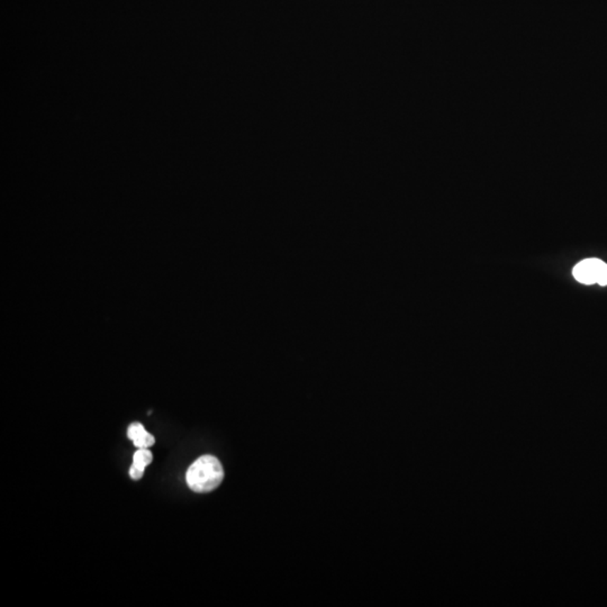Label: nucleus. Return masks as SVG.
I'll return each instance as SVG.
<instances>
[{"mask_svg":"<svg viewBox=\"0 0 607 607\" xmlns=\"http://www.w3.org/2000/svg\"><path fill=\"white\" fill-rule=\"evenodd\" d=\"M224 479L222 463L213 456H202L196 460L186 473L189 488L200 494L213 492Z\"/></svg>","mask_w":607,"mask_h":607,"instance_id":"f257e3e1","label":"nucleus"},{"mask_svg":"<svg viewBox=\"0 0 607 607\" xmlns=\"http://www.w3.org/2000/svg\"><path fill=\"white\" fill-rule=\"evenodd\" d=\"M574 279L584 284H599L607 286V265L599 259H585L580 261L572 271Z\"/></svg>","mask_w":607,"mask_h":607,"instance_id":"f03ea898","label":"nucleus"},{"mask_svg":"<svg viewBox=\"0 0 607 607\" xmlns=\"http://www.w3.org/2000/svg\"><path fill=\"white\" fill-rule=\"evenodd\" d=\"M127 437L139 449H149L156 442L154 435L146 432V429L141 423H132L127 429Z\"/></svg>","mask_w":607,"mask_h":607,"instance_id":"7ed1b4c3","label":"nucleus"},{"mask_svg":"<svg viewBox=\"0 0 607 607\" xmlns=\"http://www.w3.org/2000/svg\"><path fill=\"white\" fill-rule=\"evenodd\" d=\"M152 459H154V456L151 453L150 450H148V449H139L134 453L133 465L145 470V467L152 463Z\"/></svg>","mask_w":607,"mask_h":607,"instance_id":"20e7f679","label":"nucleus"},{"mask_svg":"<svg viewBox=\"0 0 607 607\" xmlns=\"http://www.w3.org/2000/svg\"><path fill=\"white\" fill-rule=\"evenodd\" d=\"M143 473H144V469H141V468L137 467V466L132 465L131 468H129V476H131L132 479H134V480H140L143 477Z\"/></svg>","mask_w":607,"mask_h":607,"instance_id":"39448f33","label":"nucleus"}]
</instances>
